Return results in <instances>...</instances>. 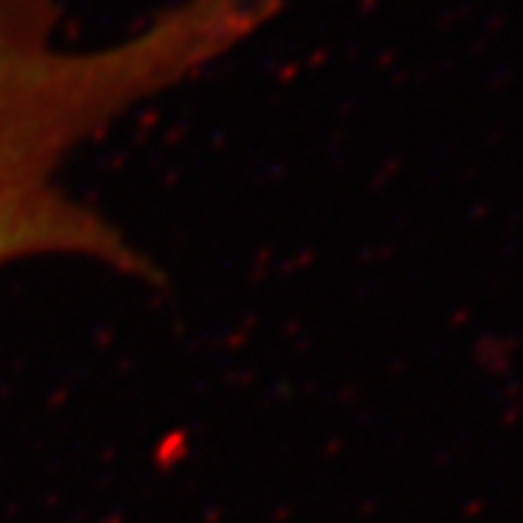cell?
<instances>
[{
    "mask_svg": "<svg viewBox=\"0 0 523 523\" xmlns=\"http://www.w3.org/2000/svg\"><path fill=\"white\" fill-rule=\"evenodd\" d=\"M59 0H0V268L91 259L123 274L149 262L62 172L85 143L227 59L236 24L221 0H172L102 44L62 35Z\"/></svg>",
    "mask_w": 523,
    "mask_h": 523,
    "instance_id": "6da1fadb",
    "label": "cell"
}]
</instances>
